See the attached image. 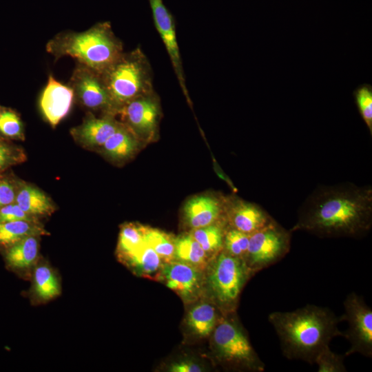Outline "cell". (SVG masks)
Here are the masks:
<instances>
[{"label":"cell","mask_w":372,"mask_h":372,"mask_svg":"<svg viewBox=\"0 0 372 372\" xmlns=\"http://www.w3.org/2000/svg\"><path fill=\"white\" fill-rule=\"evenodd\" d=\"M268 321L278 335L284 356L311 364L333 338L344 336L338 328V324L344 321L343 316L314 304L292 311L271 312Z\"/></svg>","instance_id":"7a4b0ae2"},{"label":"cell","mask_w":372,"mask_h":372,"mask_svg":"<svg viewBox=\"0 0 372 372\" xmlns=\"http://www.w3.org/2000/svg\"><path fill=\"white\" fill-rule=\"evenodd\" d=\"M14 201L23 211L37 218L50 216L55 210L50 198L31 185H23L16 194Z\"/></svg>","instance_id":"d6986e66"},{"label":"cell","mask_w":372,"mask_h":372,"mask_svg":"<svg viewBox=\"0 0 372 372\" xmlns=\"http://www.w3.org/2000/svg\"><path fill=\"white\" fill-rule=\"evenodd\" d=\"M291 232L273 220L249 234L245 260L253 273L274 265L288 254L291 247Z\"/></svg>","instance_id":"52a82bcc"},{"label":"cell","mask_w":372,"mask_h":372,"mask_svg":"<svg viewBox=\"0 0 372 372\" xmlns=\"http://www.w3.org/2000/svg\"><path fill=\"white\" fill-rule=\"evenodd\" d=\"M145 242L160 256L161 260L169 262L174 259V239L168 234L154 229L147 227Z\"/></svg>","instance_id":"4316f807"},{"label":"cell","mask_w":372,"mask_h":372,"mask_svg":"<svg viewBox=\"0 0 372 372\" xmlns=\"http://www.w3.org/2000/svg\"><path fill=\"white\" fill-rule=\"evenodd\" d=\"M48 231L39 221L16 220L0 223V246L8 247L28 236H46Z\"/></svg>","instance_id":"ffe728a7"},{"label":"cell","mask_w":372,"mask_h":372,"mask_svg":"<svg viewBox=\"0 0 372 372\" xmlns=\"http://www.w3.org/2000/svg\"><path fill=\"white\" fill-rule=\"evenodd\" d=\"M225 206L231 228L251 234L265 227L274 219L260 206L242 200L229 202Z\"/></svg>","instance_id":"7c38bea8"},{"label":"cell","mask_w":372,"mask_h":372,"mask_svg":"<svg viewBox=\"0 0 372 372\" xmlns=\"http://www.w3.org/2000/svg\"><path fill=\"white\" fill-rule=\"evenodd\" d=\"M120 124L110 116L96 118L92 115L74 127L71 134L80 144L87 147H102Z\"/></svg>","instance_id":"e0dca14e"},{"label":"cell","mask_w":372,"mask_h":372,"mask_svg":"<svg viewBox=\"0 0 372 372\" xmlns=\"http://www.w3.org/2000/svg\"><path fill=\"white\" fill-rule=\"evenodd\" d=\"M345 358L344 354L334 353L327 346L318 353L314 364H317L318 372H346Z\"/></svg>","instance_id":"f546056e"},{"label":"cell","mask_w":372,"mask_h":372,"mask_svg":"<svg viewBox=\"0 0 372 372\" xmlns=\"http://www.w3.org/2000/svg\"><path fill=\"white\" fill-rule=\"evenodd\" d=\"M212 333L214 347L221 361L254 371H265V363L260 359L248 336L236 320L221 318Z\"/></svg>","instance_id":"8992f818"},{"label":"cell","mask_w":372,"mask_h":372,"mask_svg":"<svg viewBox=\"0 0 372 372\" xmlns=\"http://www.w3.org/2000/svg\"><path fill=\"white\" fill-rule=\"evenodd\" d=\"M171 372H200L202 369L196 363L190 361H180L173 363L169 367Z\"/></svg>","instance_id":"e575fe53"},{"label":"cell","mask_w":372,"mask_h":372,"mask_svg":"<svg viewBox=\"0 0 372 372\" xmlns=\"http://www.w3.org/2000/svg\"><path fill=\"white\" fill-rule=\"evenodd\" d=\"M118 111H121L130 128L135 132L145 136H149L154 132L159 108L152 97L145 95L136 98Z\"/></svg>","instance_id":"4fadbf2b"},{"label":"cell","mask_w":372,"mask_h":372,"mask_svg":"<svg viewBox=\"0 0 372 372\" xmlns=\"http://www.w3.org/2000/svg\"><path fill=\"white\" fill-rule=\"evenodd\" d=\"M358 112L372 134V86L364 83L358 86L353 92Z\"/></svg>","instance_id":"83f0119b"},{"label":"cell","mask_w":372,"mask_h":372,"mask_svg":"<svg viewBox=\"0 0 372 372\" xmlns=\"http://www.w3.org/2000/svg\"><path fill=\"white\" fill-rule=\"evenodd\" d=\"M344 320L348 329L344 336L349 342L347 356L354 353L372 358V310L364 299L354 292L349 293L344 301Z\"/></svg>","instance_id":"ba28073f"},{"label":"cell","mask_w":372,"mask_h":372,"mask_svg":"<svg viewBox=\"0 0 372 372\" xmlns=\"http://www.w3.org/2000/svg\"><path fill=\"white\" fill-rule=\"evenodd\" d=\"M21 154L0 142V171L15 161H20L23 158V156H21Z\"/></svg>","instance_id":"d6a6232c"},{"label":"cell","mask_w":372,"mask_h":372,"mask_svg":"<svg viewBox=\"0 0 372 372\" xmlns=\"http://www.w3.org/2000/svg\"><path fill=\"white\" fill-rule=\"evenodd\" d=\"M16 194L12 184L8 181L0 182V208L12 203L15 200Z\"/></svg>","instance_id":"836d02e7"},{"label":"cell","mask_w":372,"mask_h":372,"mask_svg":"<svg viewBox=\"0 0 372 372\" xmlns=\"http://www.w3.org/2000/svg\"><path fill=\"white\" fill-rule=\"evenodd\" d=\"M46 49L56 59L71 56L101 76L123 54L122 45L107 22L82 32L60 33L48 43Z\"/></svg>","instance_id":"3957f363"},{"label":"cell","mask_w":372,"mask_h":372,"mask_svg":"<svg viewBox=\"0 0 372 372\" xmlns=\"http://www.w3.org/2000/svg\"><path fill=\"white\" fill-rule=\"evenodd\" d=\"M225 233L222 225L213 223L194 229L191 235L208 256L218 254L223 249Z\"/></svg>","instance_id":"d4e9b609"},{"label":"cell","mask_w":372,"mask_h":372,"mask_svg":"<svg viewBox=\"0 0 372 372\" xmlns=\"http://www.w3.org/2000/svg\"><path fill=\"white\" fill-rule=\"evenodd\" d=\"M249 234L233 228L225 231L223 248L229 254L245 260L249 245Z\"/></svg>","instance_id":"f1b7e54d"},{"label":"cell","mask_w":372,"mask_h":372,"mask_svg":"<svg viewBox=\"0 0 372 372\" xmlns=\"http://www.w3.org/2000/svg\"><path fill=\"white\" fill-rule=\"evenodd\" d=\"M79 102L90 110H114L102 76L81 65L74 69L70 85Z\"/></svg>","instance_id":"9c48e42d"},{"label":"cell","mask_w":372,"mask_h":372,"mask_svg":"<svg viewBox=\"0 0 372 372\" xmlns=\"http://www.w3.org/2000/svg\"><path fill=\"white\" fill-rule=\"evenodd\" d=\"M187 323L198 336L209 335L218 323L216 308L208 303L195 306L187 315Z\"/></svg>","instance_id":"603a6c76"},{"label":"cell","mask_w":372,"mask_h":372,"mask_svg":"<svg viewBox=\"0 0 372 372\" xmlns=\"http://www.w3.org/2000/svg\"><path fill=\"white\" fill-rule=\"evenodd\" d=\"M16 220L39 221V218L23 211L16 203H11L0 208V223Z\"/></svg>","instance_id":"1f68e13d"},{"label":"cell","mask_w":372,"mask_h":372,"mask_svg":"<svg viewBox=\"0 0 372 372\" xmlns=\"http://www.w3.org/2000/svg\"><path fill=\"white\" fill-rule=\"evenodd\" d=\"M148 1L156 30L165 46L182 90L188 99L174 19L163 0H148Z\"/></svg>","instance_id":"30bf717a"},{"label":"cell","mask_w":372,"mask_h":372,"mask_svg":"<svg viewBox=\"0 0 372 372\" xmlns=\"http://www.w3.org/2000/svg\"><path fill=\"white\" fill-rule=\"evenodd\" d=\"M207 256L191 234L174 239V259L192 265L197 269L205 268Z\"/></svg>","instance_id":"7402d4cb"},{"label":"cell","mask_w":372,"mask_h":372,"mask_svg":"<svg viewBox=\"0 0 372 372\" xmlns=\"http://www.w3.org/2000/svg\"><path fill=\"white\" fill-rule=\"evenodd\" d=\"M372 227V188L351 183L318 187L299 209L291 231L320 238H360Z\"/></svg>","instance_id":"6da1fadb"},{"label":"cell","mask_w":372,"mask_h":372,"mask_svg":"<svg viewBox=\"0 0 372 372\" xmlns=\"http://www.w3.org/2000/svg\"><path fill=\"white\" fill-rule=\"evenodd\" d=\"M102 147L103 152L109 157L116 160H122L130 157L134 152L136 141L129 130L120 125Z\"/></svg>","instance_id":"cb8c5ba5"},{"label":"cell","mask_w":372,"mask_h":372,"mask_svg":"<svg viewBox=\"0 0 372 372\" xmlns=\"http://www.w3.org/2000/svg\"><path fill=\"white\" fill-rule=\"evenodd\" d=\"M0 132L10 138H23L20 118L11 111L7 110L0 113Z\"/></svg>","instance_id":"4dcf8cb0"},{"label":"cell","mask_w":372,"mask_h":372,"mask_svg":"<svg viewBox=\"0 0 372 372\" xmlns=\"http://www.w3.org/2000/svg\"><path fill=\"white\" fill-rule=\"evenodd\" d=\"M146 229L147 227L135 223H127L121 227L117 247L120 260L132 253L145 242Z\"/></svg>","instance_id":"484cf974"},{"label":"cell","mask_w":372,"mask_h":372,"mask_svg":"<svg viewBox=\"0 0 372 372\" xmlns=\"http://www.w3.org/2000/svg\"><path fill=\"white\" fill-rule=\"evenodd\" d=\"M30 280L29 297L32 304L48 303L61 293V280L57 271L41 258L34 268Z\"/></svg>","instance_id":"5bb4252c"},{"label":"cell","mask_w":372,"mask_h":372,"mask_svg":"<svg viewBox=\"0 0 372 372\" xmlns=\"http://www.w3.org/2000/svg\"><path fill=\"white\" fill-rule=\"evenodd\" d=\"M102 78L114 110H118L131 101L147 95L152 87L147 61L139 50L123 54Z\"/></svg>","instance_id":"277c9868"},{"label":"cell","mask_w":372,"mask_h":372,"mask_svg":"<svg viewBox=\"0 0 372 372\" xmlns=\"http://www.w3.org/2000/svg\"><path fill=\"white\" fill-rule=\"evenodd\" d=\"M167 287L185 299L192 298L200 288V276L198 269L188 263L171 261L162 269Z\"/></svg>","instance_id":"2e32d148"},{"label":"cell","mask_w":372,"mask_h":372,"mask_svg":"<svg viewBox=\"0 0 372 372\" xmlns=\"http://www.w3.org/2000/svg\"><path fill=\"white\" fill-rule=\"evenodd\" d=\"M74 99V93L70 86L57 81L50 76L43 89L41 99V112L52 125H56L69 113Z\"/></svg>","instance_id":"8fae6325"},{"label":"cell","mask_w":372,"mask_h":372,"mask_svg":"<svg viewBox=\"0 0 372 372\" xmlns=\"http://www.w3.org/2000/svg\"><path fill=\"white\" fill-rule=\"evenodd\" d=\"M121 260L142 276L153 275L161 265L160 256L145 242Z\"/></svg>","instance_id":"44dd1931"},{"label":"cell","mask_w":372,"mask_h":372,"mask_svg":"<svg viewBox=\"0 0 372 372\" xmlns=\"http://www.w3.org/2000/svg\"><path fill=\"white\" fill-rule=\"evenodd\" d=\"M254 273L245 260L221 250L211 264L207 282L215 301L225 311H231L249 277Z\"/></svg>","instance_id":"5b68a950"},{"label":"cell","mask_w":372,"mask_h":372,"mask_svg":"<svg viewBox=\"0 0 372 372\" xmlns=\"http://www.w3.org/2000/svg\"><path fill=\"white\" fill-rule=\"evenodd\" d=\"M225 207L217 198L198 196L185 205L183 214L187 224L193 229L214 223L223 214Z\"/></svg>","instance_id":"ac0fdd59"},{"label":"cell","mask_w":372,"mask_h":372,"mask_svg":"<svg viewBox=\"0 0 372 372\" xmlns=\"http://www.w3.org/2000/svg\"><path fill=\"white\" fill-rule=\"evenodd\" d=\"M39 236H28L6 247L7 266L24 279L30 280L39 256Z\"/></svg>","instance_id":"9a60e30c"}]
</instances>
